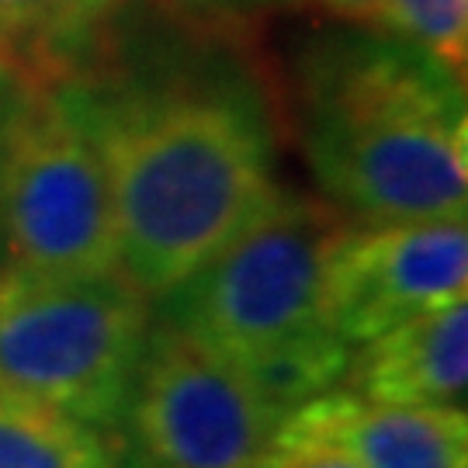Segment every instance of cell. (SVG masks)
Instances as JSON below:
<instances>
[{
    "instance_id": "1",
    "label": "cell",
    "mask_w": 468,
    "mask_h": 468,
    "mask_svg": "<svg viewBox=\"0 0 468 468\" xmlns=\"http://www.w3.org/2000/svg\"><path fill=\"white\" fill-rule=\"evenodd\" d=\"M108 174L118 274L167 299L278 198L264 129L226 94H156L87 112Z\"/></svg>"
},
{
    "instance_id": "2",
    "label": "cell",
    "mask_w": 468,
    "mask_h": 468,
    "mask_svg": "<svg viewBox=\"0 0 468 468\" xmlns=\"http://www.w3.org/2000/svg\"><path fill=\"white\" fill-rule=\"evenodd\" d=\"M305 160L361 222L465 216L462 87L406 42L334 49L305 90Z\"/></svg>"
},
{
    "instance_id": "3",
    "label": "cell",
    "mask_w": 468,
    "mask_h": 468,
    "mask_svg": "<svg viewBox=\"0 0 468 468\" xmlns=\"http://www.w3.org/2000/svg\"><path fill=\"white\" fill-rule=\"evenodd\" d=\"M344 226L330 205L278 191L174 292V326L239 365L284 413L330 392L351 365L326 316V264Z\"/></svg>"
},
{
    "instance_id": "4",
    "label": "cell",
    "mask_w": 468,
    "mask_h": 468,
    "mask_svg": "<svg viewBox=\"0 0 468 468\" xmlns=\"http://www.w3.org/2000/svg\"><path fill=\"white\" fill-rule=\"evenodd\" d=\"M150 305L118 271H0V388L112 427L133 396Z\"/></svg>"
},
{
    "instance_id": "5",
    "label": "cell",
    "mask_w": 468,
    "mask_h": 468,
    "mask_svg": "<svg viewBox=\"0 0 468 468\" xmlns=\"http://www.w3.org/2000/svg\"><path fill=\"white\" fill-rule=\"evenodd\" d=\"M0 236L15 268L118 271L108 174L80 101L17 98L0 135Z\"/></svg>"
},
{
    "instance_id": "6",
    "label": "cell",
    "mask_w": 468,
    "mask_h": 468,
    "mask_svg": "<svg viewBox=\"0 0 468 468\" xmlns=\"http://www.w3.org/2000/svg\"><path fill=\"white\" fill-rule=\"evenodd\" d=\"M284 413L247 371L181 326H160L135 371L129 420L143 468H264Z\"/></svg>"
},
{
    "instance_id": "7",
    "label": "cell",
    "mask_w": 468,
    "mask_h": 468,
    "mask_svg": "<svg viewBox=\"0 0 468 468\" xmlns=\"http://www.w3.org/2000/svg\"><path fill=\"white\" fill-rule=\"evenodd\" d=\"M465 216L347 222L326 264V316L347 347L465 299Z\"/></svg>"
},
{
    "instance_id": "8",
    "label": "cell",
    "mask_w": 468,
    "mask_h": 468,
    "mask_svg": "<svg viewBox=\"0 0 468 468\" xmlns=\"http://www.w3.org/2000/svg\"><path fill=\"white\" fill-rule=\"evenodd\" d=\"M278 437L326 441L361 468H468L465 410L375 402L351 388L295 406Z\"/></svg>"
},
{
    "instance_id": "9",
    "label": "cell",
    "mask_w": 468,
    "mask_h": 468,
    "mask_svg": "<svg viewBox=\"0 0 468 468\" xmlns=\"http://www.w3.org/2000/svg\"><path fill=\"white\" fill-rule=\"evenodd\" d=\"M351 392L399 406L465 410L468 388V305L454 299L361 344L347 365Z\"/></svg>"
},
{
    "instance_id": "10",
    "label": "cell",
    "mask_w": 468,
    "mask_h": 468,
    "mask_svg": "<svg viewBox=\"0 0 468 468\" xmlns=\"http://www.w3.org/2000/svg\"><path fill=\"white\" fill-rule=\"evenodd\" d=\"M115 437L0 388V468H118Z\"/></svg>"
},
{
    "instance_id": "11",
    "label": "cell",
    "mask_w": 468,
    "mask_h": 468,
    "mask_svg": "<svg viewBox=\"0 0 468 468\" xmlns=\"http://www.w3.org/2000/svg\"><path fill=\"white\" fill-rule=\"evenodd\" d=\"M382 25L399 42L462 77L468 52V0H385Z\"/></svg>"
},
{
    "instance_id": "12",
    "label": "cell",
    "mask_w": 468,
    "mask_h": 468,
    "mask_svg": "<svg viewBox=\"0 0 468 468\" xmlns=\"http://www.w3.org/2000/svg\"><path fill=\"white\" fill-rule=\"evenodd\" d=\"M108 0H0V67L21 42L49 46L80 35ZM15 73V69H11Z\"/></svg>"
},
{
    "instance_id": "13",
    "label": "cell",
    "mask_w": 468,
    "mask_h": 468,
    "mask_svg": "<svg viewBox=\"0 0 468 468\" xmlns=\"http://www.w3.org/2000/svg\"><path fill=\"white\" fill-rule=\"evenodd\" d=\"M264 468H361L351 454L326 444V441H302V437H278Z\"/></svg>"
},
{
    "instance_id": "14",
    "label": "cell",
    "mask_w": 468,
    "mask_h": 468,
    "mask_svg": "<svg viewBox=\"0 0 468 468\" xmlns=\"http://www.w3.org/2000/svg\"><path fill=\"white\" fill-rule=\"evenodd\" d=\"M334 15L347 17V21H365V25H371V21H382L385 15V0H323Z\"/></svg>"
},
{
    "instance_id": "15",
    "label": "cell",
    "mask_w": 468,
    "mask_h": 468,
    "mask_svg": "<svg viewBox=\"0 0 468 468\" xmlns=\"http://www.w3.org/2000/svg\"><path fill=\"white\" fill-rule=\"evenodd\" d=\"M195 11H218V15H229V11H243V7H257V4H268V0H181Z\"/></svg>"
},
{
    "instance_id": "16",
    "label": "cell",
    "mask_w": 468,
    "mask_h": 468,
    "mask_svg": "<svg viewBox=\"0 0 468 468\" xmlns=\"http://www.w3.org/2000/svg\"><path fill=\"white\" fill-rule=\"evenodd\" d=\"M11 84H15V73L7 67H0V135H4V125H7V118H11V112H15L17 101H11L7 94H11Z\"/></svg>"
},
{
    "instance_id": "17",
    "label": "cell",
    "mask_w": 468,
    "mask_h": 468,
    "mask_svg": "<svg viewBox=\"0 0 468 468\" xmlns=\"http://www.w3.org/2000/svg\"><path fill=\"white\" fill-rule=\"evenodd\" d=\"M129 468H143V465H129Z\"/></svg>"
}]
</instances>
